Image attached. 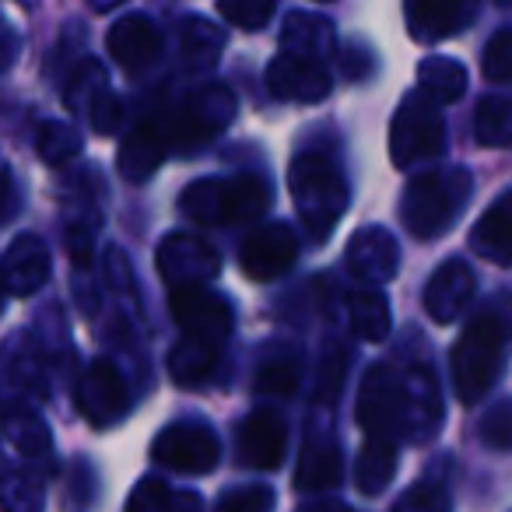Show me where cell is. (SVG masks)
Here are the masks:
<instances>
[{"mask_svg":"<svg viewBox=\"0 0 512 512\" xmlns=\"http://www.w3.org/2000/svg\"><path fill=\"white\" fill-rule=\"evenodd\" d=\"M299 512H351L344 502H337V498H323V502H313V505H306V509H299Z\"/></svg>","mask_w":512,"mask_h":512,"instance_id":"c3c4849f","label":"cell"},{"mask_svg":"<svg viewBox=\"0 0 512 512\" xmlns=\"http://www.w3.org/2000/svg\"><path fill=\"white\" fill-rule=\"evenodd\" d=\"M15 50H18L15 36H11V29L4 25V18H0V71H8V67H11V60H15Z\"/></svg>","mask_w":512,"mask_h":512,"instance_id":"7dc6e473","label":"cell"},{"mask_svg":"<svg viewBox=\"0 0 512 512\" xmlns=\"http://www.w3.org/2000/svg\"><path fill=\"white\" fill-rule=\"evenodd\" d=\"M151 460L179 474H211L221 460V446L207 425H169L151 442Z\"/></svg>","mask_w":512,"mask_h":512,"instance_id":"52a82bcc","label":"cell"},{"mask_svg":"<svg viewBox=\"0 0 512 512\" xmlns=\"http://www.w3.org/2000/svg\"><path fill=\"white\" fill-rule=\"evenodd\" d=\"M221 46H225L221 32L214 29L211 22H204V18H190V22L183 25V57H186V64L214 67Z\"/></svg>","mask_w":512,"mask_h":512,"instance_id":"e575fe53","label":"cell"},{"mask_svg":"<svg viewBox=\"0 0 512 512\" xmlns=\"http://www.w3.org/2000/svg\"><path fill=\"white\" fill-rule=\"evenodd\" d=\"M109 53L127 74H141L162 57V36L144 15H127L109 29Z\"/></svg>","mask_w":512,"mask_h":512,"instance_id":"ffe728a7","label":"cell"},{"mask_svg":"<svg viewBox=\"0 0 512 512\" xmlns=\"http://www.w3.org/2000/svg\"><path fill=\"white\" fill-rule=\"evenodd\" d=\"M505 358V323L498 316H477L467 323L460 341L453 344L449 369H453V390L460 404L474 407L484 393L495 386Z\"/></svg>","mask_w":512,"mask_h":512,"instance_id":"277c9868","label":"cell"},{"mask_svg":"<svg viewBox=\"0 0 512 512\" xmlns=\"http://www.w3.org/2000/svg\"><path fill=\"white\" fill-rule=\"evenodd\" d=\"M4 432H8V439L18 446V453H25V456H46L53 446L46 421L39 418L36 411H29V407H18V404L8 407V414H4Z\"/></svg>","mask_w":512,"mask_h":512,"instance_id":"4dcf8cb0","label":"cell"},{"mask_svg":"<svg viewBox=\"0 0 512 512\" xmlns=\"http://www.w3.org/2000/svg\"><path fill=\"white\" fill-rule=\"evenodd\" d=\"M481 0H404L407 32L418 43H439L463 32L477 18Z\"/></svg>","mask_w":512,"mask_h":512,"instance_id":"2e32d148","label":"cell"},{"mask_svg":"<svg viewBox=\"0 0 512 512\" xmlns=\"http://www.w3.org/2000/svg\"><path fill=\"white\" fill-rule=\"evenodd\" d=\"M218 11L225 22L242 32H260L274 15V0H218Z\"/></svg>","mask_w":512,"mask_h":512,"instance_id":"8d00e7d4","label":"cell"},{"mask_svg":"<svg viewBox=\"0 0 512 512\" xmlns=\"http://www.w3.org/2000/svg\"><path fill=\"white\" fill-rule=\"evenodd\" d=\"M285 446H288L285 421L271 407H260V411L249 414L239 428V442H235L239 460L256 470H278L281 460H285Z\"/></svg>","mask_w":512,"mask_h":512,"instance_id":"e0dca14e","label":"cell"},{"mask_svg":"<svg viewBox=\"0 0 512 512\" xmlns=\"http://www.w3.org/2000/svg\"><path fill=\"white\" fill-rule=\"evenodd\" d=\"M18 4H25V8H36L39 0H18Z\"/></svg>","mask_w":512,"mask_h":512,"instance_id":"816d5d0a","label":"cell"},{"mask_svg":"<svg viewBox=\"0 0 512 512\" xmlns=\"http://www.w3.org/2000/svg\"><path fill=\"white\" fill-rule=\"evenodd\" d=\"M341 477H344L341 446L330 439L306 442V449H302V456H299V467H295V488L327 491V488H337Z\"/></svg>","mask_w":512,"mask_h":512,"instance_id":"cb8c5ba5","label":"cell"},{"mask_svg":"<svg viewBox=\"0 0 512 512\" xmlns=\"http://www.w3.org/2000/svg\"><path fill=\"white\" fill-rule=\"evenodd\" d=\"M158 274L165 278L169 288L179 285H211L221 274V256L200 235L172 232L165 235V242L158 246Z\"/></svg>","mask_w":512,"mask_h":512,"instance_id":"ba28073f","label":"cell"},{"mask_svg":"<svg viewBox=\"0 0 512 512\" xmlns=\"http://www.w3.org/2000/svg\"><path fill=\"white\" fill-rule=\"evenodd\" d=\"M4 299H8V281H4V274H0V309H4Z\"/></svg>","mask_w":512,"mask_h":512,"instance_id":"f907efd6","label":"cell"},{"mask_svg":"<svg viewBox=\"0 0 512 512\" xmlns=\"http://www.w3.org/2000/svg\"><path fill=\"white\" fill-rule=\"evenodd\" d=\"M127 512H200V498L193 491H176L158 477H144L127 502Z\"/></svg>","mask_w":512,"mask_h":512,"instance_id":"f546056e","label":"cell"},{"mask_svg":"<svg viewBox=\"0 0 512 512\" xmlns=\"http://www.w3.org/2000/svg\"><path fill=\"white\" fill-rule=\"evenodd\" d=\"M92 246H95V225H71L67 249H71L74 267H92Z\"/></svg>","mask_w":512,"mask_h":512,"instance_id":"ee69618b","label":"cell"},{"mask_svg":"<svg viewBox=\"0 0 512 512\" xmlns=\"http://www.w3.org/2000/svg\"><path fill=\"white\" fill-rule=\"evenodd\" d=\"M344 376H348V351L330 348L327 355H323L320 369H316V386H313L316 404H334L344 390Z\"/></svg>","mask_w":512,"mask_h":512,"instance_id":"d590c367","label":"cell"},{"mask_svg":"<svg viewBox=\"0 0 512 512\" xmlns=\"http://www.w3.org/2000/svg\"><path fill=\"white\" fill-rule=\"evenodd\" d=\"M18 193H15V179H11V169L0 162V221H8L15 214Z\"/></svg>","mask_w":512,"mask_h":512,"instance_id":"bcb514c9","label":"cell"},{"mask_svg":"<svg viewBox=\"0 0 512 512\" xmlns=\"http://www.w3.org/2000/svg\"><path fill=\"white\" fill-rule=\"evenodd\" d=\"M4 502L11 512H39L43 509V491L32 477H11L4 488Z\"/></svg>","mask_w":512,"mask_h":512,"instance_id":"7bdbcfd3","label":"cell"},{"mask_svg":"<svg viewBox=\"0 0 512 512\" xmlns=\"http://www.w3.org/2000/svg\"><path fill=\"white\" fill-rule=\"evenodd\" d=\"M348 316L351 330H355L362 341H386L390 334V302L383 292H376V285H365L358 292L348 295Z\"/></svg>","mask_w":512,"mask_h":512,"instance_id":"484cf974","label":"cell"},{"mask_svg":"<svg viewBox=\"0 0 512 512\" xmlns=\"http://www.w3.org/2000/svg\"><path fill=\"white\" fill-rule=\"evenodd\" d=\"M288 190L306 221V232L323 242L348 207V183L334 158L323 151H299L288 165Z\"/></svg>","mask_w":512,"mask_h":512,"instance_id":"6da1fadb","label":"cell"},{"mask_svg":"<svg viewBox=\"0 0 512 512\" xmlns=\"http://www.w3.org/2000/svg\"><path fill=\"white\" fill-rule=\"evenodd\" d=\"M169 148H176V144H172L169 109H162V113H151L148 120H141L130 130V137L120 148V172L130 183H144L148 176H155Z\"/></svg>","mask_w":512,"mask_h":512,"instance_id":"4fadbf2b","label":"cell"},{"mask_svg":"<svg viewBox=\"0 0 512 512\" xmlns=\"http://www.w3.org/2000/svg\"><path fill=\"white\" fill-rule=\"evenodd\" d=\"M397 512H446L439 495H432L428 488H414L404 502L397 505Z\"/></svg>","mask_w":512,"mask_h":512,"instance_id":"f6af8a7d","label":"cell"},{"mask_svg":"<svg viewBox=\"0 0 512 512\" xmlns=\"http://www.w3.org/2000/svg\"><path fill=\"white\" fill-rule=\"evenodd\" d=\"M358 425L369 439H397L404 428V383L386 365H372L358 393Z\"/></svg>","mask_w":512,"mask_h":512,"instance_id":"9c48e42d","label":"cell"},{"mask_svg":"<svg viewBox=\"0 0 512 512\" xmlns=\"http://www.w3.org/2000/svg\"><path fill=\"white\" fill-rule=\"evenodd\" d=\"M78 407L95 428L120 425L130 414V390L123 383L120 369L106 358H95L88 362V369L81 372L78 386Z\"/></svg>","mask_w":512,"mask_h":512,"instance_id":"8fae6325","label":"cell"},{"mask_svg":"<svg viewBox=\"0 0 512 512\" xmlns=\"http://www.w3.org/2000/svg\"><path fill=\"white\" fill-rule=\"evenodd\" d=\"M88 120H92L95 134H102V137H109V134H116V130H120L123 102H120V95H116L109 85L99 88V92H95V99L88 102Z\"/></svg>","mask_w":512,"mask_h":512,"instance_id":"ab89813d","label":"cell"},{"mask_svg":"<svg viewBox=\"0 0 512 512\" xmlns=\"http://www.w3.org/2000/svg\"><path fill=\"white\" fill-rule=\"evenodd\" d=\"M393 474H397V446L390 439H369L358 453L355 463V481L365 495H379L390 488Z\"/></svg>","mask_w":512,"mask_h":512,"instance_id":"83f0119b","label":"cell"},{"mask_svg":"<svg viewBox=\"0 0 512 512\" xmlns=\"http://www.w3.org/2000/svg\"><path fill=\"white\" fill-rule=\"evenodd\" d=\"M470 172L467 169H432L418 172L404 186L400 197V218L414 239H435L460 218L463 204L470 200Z\"/></svg>","mask_w":512,"mask_h":512,"instance_id":"7a4b0ae2","label":"cell"},{"mask_svg":"<svg viewBox=\"0 0 512 512\" xmlns=\"http://www.w3.org/2000/svg\"><path fill=\"white\" fill-rule=\"evenodd\" d=\"M344 264H348V271L355 274L358 281L379 288L390 278H397L400 246L386 228H379V225L358 228V232L351 235L348 249H344Z\"/></svg>","mask_w":512,"mask_h":512,"instance_id":"9a60e30c","label":"cell"},{"mask_svg":"<svg viewBox=\"0 0 512 512\" xmlns=\"http://www.w3.org/2000/svg\"><path fill=\"white\" fill-rule=\"evenodd\" d=\"M172 316L179 320L186 337H200V341L221 344L232 334V306L228 299L214 295L207 285H179L169 292Z\"/></svg>","mask_w":512,"mask_h":512,"instance_id":"30bf717a","label":"cell"},{"mask_svg":"<svg viewBox=\"0 0 512 512\" xmlns=\"http://www.w3.org/2000/svg\"><path fill=\"white\" fill-rule=\"evenodd\" d=\"M179 207L197 225H239L271 207V186L260 176L197 179L179 193Z\"/></svg>","mask_w":512,"mask_h":512,"instance_id":"3957f363","label":"cell"},{"mask_svg":"<svg viewBox=\"0 0 512 512\" xmlns=\"http://www.w3.org/2000/svg\"><path fill=\"white\" fill-rule=\"evenodd\" d=\"M481 439L484 446L509 453L512 449V400H498L495 407H488V414L481 418Z\"/></svg>","mask_w":512,"mask_h":512,"instance_id":"74e56055","label":"cell"},{"mask_svg":"<svg viewBox=\"0 0 512 512\" xmlns=\"http://www.w3.org/2000/svg\"><path fill=\"white\" fill-rule=\"evenodd\" d=\"M285 50L323 60L327 53H334V25L327 18L295 11V15L285 18Z\"/></svg>","mask_w":512,"mask_h":512,"instance_id":"f1b7e54d","label":"cell"},{"mask_svg":"<svg viewBox=\"0 0 512 512\" xmlns=\"http://www.w3.org/2000/svg\"><path fill=\"white\" fill-rule=\"evenodd\" d=\"M481 71L488 81H512V29H502L488 39L481 57Z\"/></svg>","mask_w":512,"mask_h":512,"instance_id":"f35d334b","label":"cell"},{"mask_svg":"<svg viewBox=\"0 0 512 512\" xmlns=\"http://www.w3.org/2000/svg\"><path fill=\"white\" fill-rule=\"evenodd\" d=\"M474 137L488 148H505L512 144V99L505 95H488L477 102L474 113Z\"/></svg>","mask_w":512,"mask_h":512,"instance_id":"1f68e13d","label":"cell"},{"mask_svg":"<svg viewBox=\"0 0 512 512\" xmlns=\"http://www.w3.org/2000/svg\"><path fill=\"white\" fill-rule=\"evenodd\" d=\"M418 92H425L432 102L449 106L467 92V67L453 57H428L418 67Z\"/></svg>","mask_w":512,"mask_h":512,"instance_id":"d4e9b609","label":"cell"},{"mask_svg":"<svg viewBox=\"0 0 512 512\" xmlns=\"http://www.w3.org/2000/svg\"><path fill=\"white\" fill-rule=\"evenodd\" d=\"M99 88H106V74H102V67L95 64V60H85V64L74 71L71 85H67V106L81 109V102H85V109H88V102L95 99Z\"/></svg>","mask_w":512,"mask_h":512,"instance_id":"60d3db41","label":"cell"},{"mask_svg":"<svg viewBox=\"0 0 512 512\" xmlns=\"http://www.w3.org/2000/svg\"><path fill=\"white\" fill-rule=\"evenodd\" d=\"M474 288H477V278L470 271V264L463 260H446L439 271L432 274L425 288V313L432 316L435 323H453L460 320V313L470 306L474 299Z\"/></svg>","mask_w":512,"mask_h":512,"instance_id":"d6986e66","label":"cell"},{"mask_svg":"<svg viewBox=\"0 0 512 512\" xmlns=\"http://www.w3.org/2000/svg\"><path fill=\"white\" fill-rule=\"evenodd\" d=\"M446 148V123L439 116V102L425 92H411L400 102L397 116L390 123V158L397 169L432 162Z\"/></svg>","mask_w":512,"mask_h":512,"instance_id":"5b68a950","label":"cell"},{"mask_svg":"<svg viewBox=\"0 0 512 512\" xmlns=\"http://www.w3.org/2000/svg\"><path fill=\"white\" fill-rule=\"evenodd\" d=\"M4 281H8V292L18 295V299H29L39 288L50 281V249L39 235L25 232L15 235L4 253V267H0Z\"/></svg>","mask_w":512,"mask_h":512,"instance_id":"ac0fdd59","label":"cell"},{"mask_svg":"<svg viewBox=\"0 0 512 512\" xmlns=\"http://www.w3.org/2000/svg\"><path fill=\"white\" fill-rule=\"evenodd\" d=\"M299 379H302V365L292 355H278L256 369L253 386L260 397H292L299 390Z\"/></svg>","mask_w":512,"mask_h":512,"instance_id":"d6a6232c","label":"cell"},{"mask_svg":"<svg viewBox=\"0 0 512 512\" xmlns=\"http://www.w3.org/2000/svg\"><path fill=\"white\" fill-rule=\"evenodd\" d=\"M235 120V95L225 85H204L183 102V106L169 109L172 123V144L176 148H200L211 141L214 134Z\"/></svg>","mask_w":512,"mask_h":512,"instance_id":"8992f818","label":"cell"},{"mask_svg":"<svg viewBox=\"0 0 512 512\" xmlns=\"http://www.w3.org/2000/svg\"><path fill=\"white\" fill-rule=\"evenodd\" d=\"M36 151L46 165H67L71 158H78L81 134L71 123H43L36 130Z\"/></svg>","mask_w":512,"mask_h":512,"instance_id":"836d02e7","label":"cell"},{"mask_svg":"<svg viewBox=\"0 0 512 512\" xmlns=\"http://www.w3.org/2000/svg\"><path fill=\"white\" fill-rule=\"evenodd\" d=\"M43 386L39 379V351L25 334H11L0 351V400L15 407L22 397L36 393Z\"/></svg>","mask_w":512,"mask_h":512,"instance_id":"44dd1931","label":"cell"},{"mask_svg":"<svg viewBox=\"0 0 512 512\" xmlns=\"http://www.w3.org/2000/svg\"><path fill=\"white\" fill-rule=\"evenodd\" d=\"M442 421L439 386L428 369H411L404 379V428L414 439H428Z\"/></svg>","mask_w":512,"mask_h":512,"instance_id":"7402d4cb","label":"cell"},{"mask_svg":"<svg viewBox=\"0 0 512 512\" xmlns=\"http://www.w3.org/2000/svg\"><path fill=\"white\" fill-rule=\"evenodd\" d=\"M470 246L491 260V264H512V190L505 197H498L488 211L481 214V221L474 225Z\"/></svg>","mask_w":512,"mask_h":512,"instance_id":"603a6c76","label":"cell"},{"mask_svg":"<svg viewBox=\"0 0 512 512\" xmlns=\"http://www.w3.org/2000/svg\"><path fill=\"white\" fill-rule=\"evenodd\" d=\"M218 365V344L200 341V337H186L172 348L169 355V372L179 386H200Z\"/></svg>","mask_w":512,"mask_h":512,"instance_id":"4316f807","label":"cell"},{"mask_svg":"<svg viewBox=\"0 0 512 512\" xmlns=\"http://www.w3.org/2000/svg\"><path fill=\"white\" fill-rule=\"evenodd\" d=\"M116 4H123V0H88V8L99 11V15H102V11H109V8H116Z\"/></svg>","mask_w":512,"mask_h":512,"instance_id":"681fc988","label":"cell"},{"mask_svg":"<svg viewBox=\"0 0 512 512\" xmlns=\"http://www.w3.org/2000/svg\"><path fill=\"white\" fill-rule=\"evenodd\" d=\"M267 88L274 99L285 102H323L334 88V78L323 60L285 50L267 64Z\"/></svg>","mask_w":512,"mask_h":512,"instance_id":"7c38bea8","label":"cell"},{"mask_svg":"<svg viewBox=\"0 0 512 512\" xmlns=\"http://www.w3.org/2000/svg\"><path fill=\"white\" fill-rule=\"evenodd\" d=\"M299 253V239L292 235L288 225H264L256 228L239 249L242 274L253 281H274L281 274H288V267L295 264Z\"/></svg>","mask_w":512,"mask_h":512,"instance_id":"5bb4252c","label":"cell"},{"mask_svg":"<svg viewBox=\"0 0 512 512\" xmlns=\"http://www.w3.org/2000/svg\"><path fill=\"white\" fill-rule=\"evenodd\" d=\"M274 509V491L264 484L253 488H235L218 502V512H271Z\"/></svg>","mask_w":512,"mask_h":512,"instance_id":"b9f144b4","label":"cell"}]
</instances>
